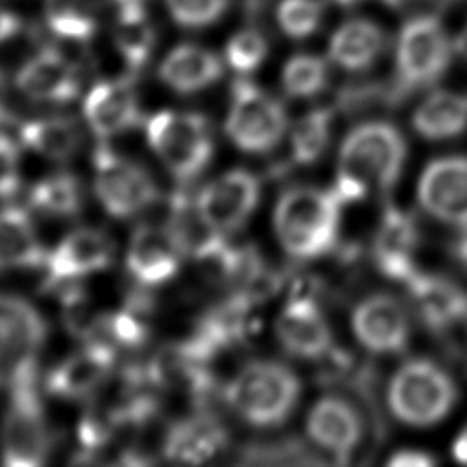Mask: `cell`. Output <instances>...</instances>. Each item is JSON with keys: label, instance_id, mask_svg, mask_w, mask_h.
Returning a JSON list of instances; mask_svg holds the SVG:
<instances>
[{"label": "cell", "instance_id": "ab89813d", "mask_svg": "<svg viewBox=\"0 0 467 467\" xmlns=\"http://www.w3.org/2000/svg\"><path fill=\"white\" fill-rule=\"evenodd\" d=\"M452 454L458 462L467 463V427L460 432V436L456 438L454 445H452Z\"/></svg>", "mask_w": 467, "mask_h": 467}, {"label": "cell", "instance_id": "f1b7e54d", "mask_svg": "<svg viewBox=\"0 0 467 467\" xmlns=\"http://www.w3.org/2000/svg\"><path fill=\"white\" fill-rule=\"evenodd\" d=\"M115 46L131 71H139L150 58L155 46V29L146 7L117 11Z\"/></svg>", "mask_w": 467, "mask_h": 467}, {"label": "cell", "instance_id": "ba28073f", "mask_svg": "<svg viewBox=\"0 0 467 467\" xmlns=\"http://www.w3.org/2000/svg\"><path fill=\"white\" fill-rule=\"evenodd\" d=\"M288 119L283 104L248 80L232 88V104L226 117V135L243 151L263 153L283 137Z\"/></svg>", "mask_w": 467, "mask_h": 467}, {"label": "cell", "instance_id": "484cf974", "mask_svg": "<svg viewBox=\"0 0 467 467\" xmlns=\"http://www.w3.org/2000/svg\"><path fill=\"white\" fill-rule=\"evenodd\" d=\"M47 252L40 244L26 210H0V270L44 266Z\"/></svg>", "mask_w": 467, "mask_h": 467}, {"label": "cell", "instance_id": "9c48e42d", "mask_svg": "<svg viewBox=\"0 0 467 467\" xmlns=\"http://www.w3.org/2000/svg\"><path fill=\"white\" fill-rule=\"evenodd\" d=\"M95 193L102 208L117 217L130 219L159 199V188L151 175L135 161L99 144L93 153Z\"/></svg>", "mask_w": 467, "mask_h": 467}, {"label": "cell", "instance_id": "f6af8a7d", "mask_svg": "<svg viewBox=\"0 0 467 467\" xmlns=\"http://www.w3.org/2000/svg\"><path fill=\"white\" fill-rule=\"evenodd\" d=\"M337 5H343V7H354V5H358L359 2H363V0H334Z\"/></svg>", "mask_w": 467, "mask_h": 467}, {"label": "cell", "instance_id": "30bf717a", "mask_svg": "<svg viewBox=\"0 0 467 467\" xmlns=\"http://www.w3.org/2000/svg\"><path fill=\"white\" fill-rule=\"evenodd\" d=\"M449 60L451 42L436 16H414L403 26L396 49V66L403 88L427 86L438 80Z\"/></svg>", "mask_w": 467, "mask_h": 467}, {"label": "cell", "instance_id": "7a4b0ae2", "mask_svg": "<svg viewBox=\"0 0 467 467\" xmlns=\"http://www.w3.org/2000/svg\"><path fill=\"white\" fill-rule=\"evenodd\" d=\"M334 192L296 186L281 193L274 210V230L281 246L296 259H312L332 248L339 223Z\"/></svg>", "mask_w": 467, "mask_h": 467}, {"label": "cell", "instance_id": "ffe728a7", "mask_svg": "<svg viewBox=\"0 0 467 467\" xmlns=\"http://www.w3.org/2000/svg\"><path fill=\"white\" fill-rule=\"evenodd\" d=\"M306 434L321 449L347 456L359 443L363 423L358 410L347 400L325 396L308 412Z\"/></svg>", "mask_w": 467, "mask_h": 467}, {"label": "cell", "instance_id": "8fae6325", "mask_svg": "<svg viewBox=\"0 0 467 467\" xmlns=\"http://www.w3.org/2000/svg\"><path fill=\"white\" fill-rule=\"evenodd\" d=\"M261 193L259 179L246 170H230L208 182L197 195L195 206L201 221L215 234H230L241 228Z\"/></svg>", "mask_w": 467, "mask_h": 467}, {"label": "cell", "instance_id": "7402d4cb", "mask_svg": "<svg viewBox=\"0 0 467 467\" xmlns=\"http://www.w3.org/2000/svg\"><path fill=\"white\" fill-rule=\"evenodd\" d=\"M416 241L418 232L414 221L401 210L387 208L372 244L376 266L387 277L407 283L416 274L412 265Z\"/></svg>", "mask_w": 467, "mask_h": 467}, {"label": "cell", "instance_id": "52a82bcc", "mask_svg": "<svg viewBox=\"0 0 467 467\" xmlns=\"http://www.w3.org/2000/svg\"><path fill=\"white\" fill-rule=\"evenodd\" d=\"M46 334V321L29 301L0 294V387L36 374Z\"/></svg>", "mask_w": 467, "mask_h": 467}, {"label": "cell", "instance_id": "3957f363", "mask_svg": "<svg viewBox=\"0 0 467 467\" xmlns=\"http://www.w3.org/2000/svg\"><path fill=\"white\" fill-rule=\"evenodd\" d=\"M301 394L299 378L279 361L244 365L226 385L230 407L254 427H277L292 414Z\"/></svg>", "mask_w": 467, "mask_h": 467}, {"label": "cell", "instance_id": "60d3db41", "mask_svg": "<svg viewBox=\"0 0 467 467\" xmlns=\"http://www.w3.org/2000/svg\"><path fill=\"white\" fill-rule=\"evenodd\" d=\"M454 49L458 51L460 57H463L467 60V26L460 31V35L454 40Z\"/></svg>", "mask_w": 467, "mask_h": 467}, {"label": "cell", "instance_id": "4dcf8cb0", "mask_svg": "<svg viewBox=\"0 0 467 467\" xmlns=\"http://www.w3.org/2000/svg\"><path fill=\"white\" fill-rule=\"evenodd\" d=\"M46 24L64 42L86 44L97 31L89 0H46Z\"/></svg>", "mask_w": 467, "mask_h": 467}, {"label": "cell", "instance_id": "8992f818", "mask_svg": "<svg viewBox=\"0 0 467 467\" xmlns=\"http://www.w3.org/2000/svg\"><path fill=\"white\" fill-rule=\"evenodd\" d=\"M35 376L11 387L2 429V462L9 467H38L49 452L46 412Z\"/></svg>", "mask_w": 467, "mask_h": 467}, {"label": "cell", "instance_id": "5b68a950", "mask_svg": "<svg viewBox=\"0 0 467 467\" xmlns=\"http://www.w3.org/2000/svg\"><path fill=\"white\" fill-rule=\"evenodd\" d=\"M146 137L161 162L181 182L197 177L213 151L208 120L192 111H159L151 115L146 124Z\"/></svg>", "mask_w": 467, "mask_h": 467}, {"label": "cell", "instance_id": "e575fe53", "mask_svg": "<svg viewBox=\"0 0 467 467\" xmlns=\"http://www.w3.org/2000/svg\"><path fill=\"white\" fill-rule=\"evenodd\" d=\"M268 44L257 29H243L226 44V60L239 73H250L265 60Z\"/></svg>", "mask_w": 467, "mask_h": 467}, {"label": "cell", "instance_id": "cb8c5ba5", "mask_svg": "<svg viewBox=\"0 0 467 467\" xmlns=\"http://www.w3.org/2000/svg\"><path fill=\"white\" fill-rule=\"evenodd\" d=\"M407 286L420 316L436 330L451 327L467 314V296L445 277L416 272Z\"/></svg>", "mask_w": 467, "mask_h": 467}, {"label": "cell", "instance_id": "277c9868", "mask_svg": "<svg viewBox=\"0 0 467 467\" xmlns=\"http://www.w3.org/2000/svg\"><path fill=\"white\" fill-rule=\"evenodd\" d=\"M387 401L400 421L427 427L451 412L456 401V387L451 376L436 363L410 359L390 378Z\"/></svg>", "mask_w": 467, "mask_h": 467}, {"label": "cell", "instance_id": "603a6c76", "mask_svg": "<svg viewBox=\"0 0 467 467\" xmlns=\"http://www.w3.org/2000/svg\"><path fill=\"white\" fill-rule=\"evenodd\" d=\"M223 64L215 53L195 44L173 47L159 66V78L177 93H195L217 82Z\"/></svg>", "mask_w": 467, "mask_h": 467}, {"label": "cell", "instance_id": "f546056e", "mask_svg": "<svg viewBox=\"0 0 467 467\" xmlns=\"http://www.w3.org/2000/svg\"><path fill=\"white\" fill-rule=\"evenodd\" d=\"M29 202L51 217H73L82 210V186L71 173H53L31 188Z\"/></svg>", "mask_w": 467, "mask_h": 467}, {"label": "cell", "instance_id": "f35d334b", "mask_svg": "<svg viewBox=\"0 0 467 467\" xmlns=\"http://www.w3.org/2000/svg\"><path fill=\"white\" fill-rule=\"evenodd\" d=\"M20 29H22L20 18L15 13L0 7V44L13 38Z\"/></svg>", "mask_w": 467, "mask_h": 467}, {"label": "cell", "instance_id": "44dd1931", "mask_svg": "<svg viewBox=\"0 0 467 467\" xmlns=\"http://www.w3.org/2000/svg\"><path fill=\"white\" fill-rule=\"evenodd\" d=\"M226 429L210 412H197L177 420L166 432L162 452L179 463H204L224 449Z\"/></svg>", "mask_w": 467, "mask_h": 467}, {"label": "cell", "instance_id": "6da1fadb", "mask_svg": "<svg viewBox=\"0 0 467 467\" xmlns=\"http://www.w3.org/2000/svg\"><path fill=\"white\" fill-rule=\"evenodd\" d=\"M407 144L396 126L370 120L356 126L339 150L332 188L341 204L363 199L370 190H389L400 177Z\"/></svg>", "mask_w": 467, "mask_h": 467}, {"label": "cell", "instance_id": "83f0119b", "mask_svg": "<svg viewBox=\"0 0 467 467\" xmlns=\"http://www.w3.org/2000/svg\"><path fill=\"white\" fill-rule=\"evenodd\" d=\"M412 128L432 140L451 139L467 128V97L452 91H434L416 108Z\"/></svg>", "mask_w": 467, "mask_h": 467}, {"label": "cell", "instance_id": "4fadbf2b", "mask_svg": "<svg viewBox=\"0 0 467 467\" xmlns=\"http://www.w3.org/2000/svg\"><path fill=\"white\" fill-rule=\"evenodd\" d=\"M182 255V248L166 224H140L130 237L126 268L140 285L155 286L170 281L179 272Z\"/></svg>", "mask_w": 467, "mask_h": 467}, {"label": "cell", "instance_id": "ee69618b", "mask_svg": "<svg viewBox=\"0 0 467 467\" xmlns=\"http://www.w3.org/2000/svg\"><path fill=\"white\" fill-rule=\"evenodd\" d=\"M383 4H387L389 7H403L405 4H409L410 0H381Z\"/></svg>", "mask_w": 467, "mask_h": 467}, {"label": "cell", "instance_id": "d4e9b609", "mask_svg": "<svg viewBox=\"0 0 467 467\" xmlns=\"http://www.w3.org/2000/svg\"><path fill=\"white\" fill-rule=\"evenodd\" d=\"M385 47V35L378 24L367 18H352L341 24L328 44L330 58L348 71L370 67Z\"/></svg>", "mask_w": 467, "mask_h": 467}, {"label": "cell", "instance_id": "2e32d148", "mask_svg": "<svg viewBox=\"0 0 467 467\" xmlns=\"http://www.w3.org/2000/svg\"><path fill=\"white\" fill-rule=\"evenodd\" d=\"M113 261L109 237L95 228H77L55 250L47 252L46 268L51 281H67L102 272Z\"/></svg>", "mask_w": 467, "mask_h": 467}, {"label": "cell", "instance_id": "5bb4252c", "mask_svg": "<svg viewBox=\"0 0 467 467\" xmlns=\"http://www.w3.org/2000/svg\"><path fill=\"white\" fill-rule=\"evenodd\" d=\"M352 330L370 352H400L409 341V316L396 297L372 294L356 305Z\"/></svg>", "mask_w": 467, "mask_h": 467}, {"label": "cell", "instance_id": "ac0fdd59", "mask_svg": "<svg viewBox=\"0 0 467 467\" xmlns=\"http://www.w3.org/2000/svg\"><path fill=\"white\" fill-rule=\"evenodd\" d=\"M84 119L97 137L120 135L140 122V109L130 80H102L95 84L82 104Z\"/></svg>", "mask_w": 467, "mask_h": 467}, {"label": "cell", "instance_id": "7c38bea8", "mask_svg": "<svg viewBox=\"0 0 467 467\" xmlns=\"http://www.w3.org/2000/svg\"><path fill=\"white\" fill-rule=\"evenodd\" d=\"M418 199L432 217L467 230V157L432 161L420 177Z\"/></svg>", "mask_w": 467, "mask_h": 467}, {"label": "cell", "instance_id": "1f68e13d", "mask_svg": "<svg viewBox=\"0 0 467 467\" xmlns=\"http://www.w3.org/2000/svg\"><path fill=\"white\" fill-rule=\"evenodd\" d=\"M332 111L328 108H317L301 117L290 135L292 157L299 164L316 162L330 140Z\"/></svg>", "mask_w": 467, "mask_h": 467}, {"label": "cell", "instance_id": "b9f144b4", "mask_svg": "<svg viewBox=\"0 0 467 467\" xmlns=\"http://www.w3.org/2000/svg\"><path fill=\"white\" fill-rule=\"evenodd\" d=\"M7 119H9V111L5 106V80H4V75L0 73V122Z\"/></svg>", "mask_w": 467, "mask_h": 467}, {"label": "cell", "instance_id": "74e56055", "mask_svg": "<svg viewBox=\"0 0 467 467\" xmlns=\"http://www.w3.org/2000/svg\"><path fill=\"white\" fill-rule=\"evenodd\" d=\"M434 463L436 460L421 451H398L389 460V465L392 467H429Z\"/></svg>", "mask_w": 467, "mask_h": 467}, {"label": "cell", "instance_id": "8d00e7d4", "mask_svg": "<svg viewBox=\"0 0 467 467\" xmlns=\"http://www.w3.org/2000/svg\"><path fill=\"white\" fill-rule=\"evenodd\" d=\"M20 188V153L16 142L0 133V199L11 197Z\"/></svg>", "mask_w": 467, "mask_h": 467}, {"label": "cell", "instance_id": "e0dca14e", "mask_svg": "<svg viewBox=\"0 0 467 467\" xmlns=\"http://www.w3.org/2000/svg\"><path fill=\"white\" fill-rule=\"evenodd\" d=\"M275 336L286 352L299 358H319L332 345L328 323L308 296H296L286 303L275 319Z\"/></svg>", "mask_w": 467, "mask_h": 467}, {"label": "cell", "instance_id": "d590c367", "mask_svg": "<svg viewBox=\"0 0 467 467\" xmlns=\"http://www.w3.org/2000/svg\"><path fill=\"white\" fill-rule=\"evenodd\" d=\"M230 0H166L170 16L182 27H204L217 22Z\"/></svg>", "mask_w": 467, "mask_h": 467}, {"label": "cell", "instance_id": "d6986e66", "mask_svg": "<svg viewBox=\"0 0 467 467\" xmlns=\"http://www.w3.org/2000/svg\"><path fill=\"white\" fill-rule=\"evenodd\" d=\"M16 88L31 100L64 104L80 91L78 73L71 60L57 49H44L16 73Z\"/></svg>", "mask_w": 467, "mask_h": 467}, {"label": "cell", "instance_id": "836d02e7", "mask_svg": "<svg viewBox=\"0 0 467 467\" xmlns=\"http://www.w3.org/2000/svg\"><path fill=\"white\" fill-rule=\"evenodd\" d=\"M275 18L290 38H305L319 27L323 4L321 0H281Z\"/></svg>", "mask_w": 467, "mask_h": 467}, {"label": "cell", "instance_id": "4316f807", "mask_svg": "<svg viewBox=\"0 0 467 467\" xmlns=\"http://www.w3.org/2000/svg\"><path fill=\"white\" fill-rule=\"evenodd\" d=\"M20 139L29 150L46 159L67 161L82 144V130L73 117L51 115L24 122Z\"/></svg>", "mask_w": 467, "mask_h": 467}, {"label": "cell", "instance_id": "7bdbcfd3", "mask_svg": "<svg viewBox=\"0 0 467 467\" xmlns=\"http://www.w3.org/2000/svg\"><path fill=\"white\" fill-rule=\"evenodd\" d=\"M117 5V11L131 7H146V0H111Z\"/></svg>", "mask_w": 467, "mask_h": 467}, {"label": "cell", "instance_id": "9a60e30c", "mask_svg": "<svg viewBox=\"0 0 467 467\" xmlns=\"http://www.w3.org/2000/svg\"><path fill=\"white\" fill-rule=\"evenodd\" d=\"M117 354L99 343H84V348L62 359L47 376L46 389L53 396L80 400L93 396L111 376Z\"/></svg>", "mask_w": 467, "mask_h": 467}, {"label": "cell", "instance_id": "d6a6232c", "mask_svg": "<svg viewBox=\"0 0 467 467\" xmlns=\"http://www.w3.org/2000/svg\"><path fill=\"white\" fill-rule=\"evenodd\" d=\"M328 78L323 58L316 55H294L283 67L281 82L290 97H312L319 93Z\"/></svg>", "mask_w": 467, "mask_h": 467}]
</instances>
